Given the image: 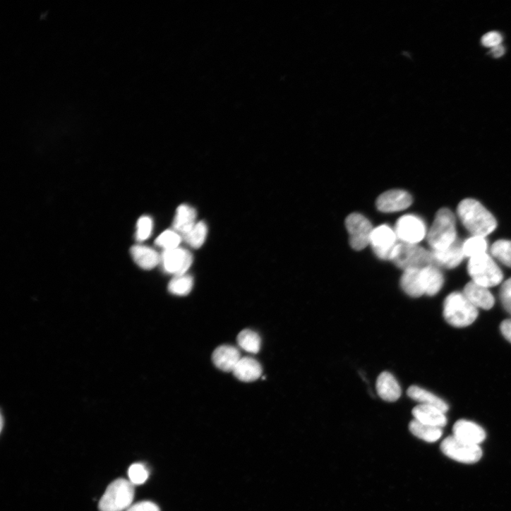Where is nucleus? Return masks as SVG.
<instances>
[{"instance_id":"f257e3e1","label":"nucleus","mask_w":511,"mask_h":511,"mask_svg":"<svg viewBox=\"0 0 511 511\" xmlns=\"http://www.w3.org/2000/svg\"><path fill=\"white\" fill-rule=\"evenodd\" d=\"M457 215L464 227L472 234L486 237L493 232L497 222L493 215L479 202L464 199L457 207Z\"/></svg>"},{"instance_id":"f03ea898","label":"nucleus","mask_w":511,"mask_h":511,"mask_svg":"<svg viewBox=\"0 0 511 511\" xmlns=\"http://www.w3.org/2000/svg\"><path fill=\"white\" fill-rule=\"evenodd\" d=\"M427 240L432 251L447 248L457 240L456 219L450 210L442 208L437 212Z\"/></svg>"},{"instance_id":"7ed1b4c3","label":"nucleus","mask_w":511,"mask_h":511,"mask_svg":"<svg viewBox=\"0 0 511 511\" xmlns=\"http://www.w3.org/2000/svg\"><path fill=\"white\" fill-rule=\"evenodd\" d=\"M443 315L448 324L461 328L471 325L478 318L479 311L463 293L454 292L444 301Z\"/></svg>"},{"instance_id":"20e7f679","label":"nucleus","mask_w":511,"mask_h":511,"mask_svg":"<svg viewBox=\"0 0 511 511\" xmlns=\"http://www.w3.org/2000/svg\"><path fill=\"white\" fill-rule=\"evenodd\" d=\"M391 261L404 271L435 266L432 251H428L418 244L402 242L396 246Z\"/></svg>"},{"instance_id":"39448f33","label":"nucleus","mask_w":511,"mask_h":511,"mask_svg":"<svg viewBox=\"0 0 511 511\" xmlns=\"http://www.w3.org/2000/svg\"><path fill=\"white\" fill-rule=\"evenodd\" d=\"M135 485L124 479H118L107 488L99 502L100 511H126L135 498Z\"/></svg>"},{"instance_id":"423d86ee","label":"nucleus","mask_w":511,"mask_h":511,"mask_svg":"<svg viewBox=\"0 0 511 511\" xmlns=\"http://www.w3.org/2000/svg\"><path fill=\"white\" fill-rule=\"evenodd\" d=\"M467 271L471 282L487 289L498 286L503 278L502 271L487 253L469 259Z\"/></svg>"},{"instance_id":"0eeeda50","label":"nucleus","mask_w":511,"mask_h":511,"mask_svg":"<svg viewBox=\"0 0 511 511\" xmlns=\"http://www.w3.org/2000/svg\"><path fill=\"white\" fill-rule=\"evenodd\" d=\"M440 448L447 457L464 464L476 463L482 457L479 445L463 442L453 435L445 438Z\"/></svg>"},{"instance_id":"6e6552de","label":"nucleus","mask_w":511,"mask_h":511,"mask_svg":"<svg viewBox=\"0 0 511 511\" xmlns=\"http://www.w3.org/2000/svg\"><path fill=\"white\" fill-rule=\"evenodd\" d=\"M399 243L395 229L387 224L373 228L370 245L376 257L383 260H391L392 253Z\"/></svg>"},{"instance_id":"1a4fd4ad","label":"nucleus","mask_w":511,"mask_h":511,"mask_svg":"<svg viewBox=\"0 0 511 511\" xmlns=\"http://www.w3.org/2000/svg\"><path fill=\"white\" fill-rule=\"evenodd\" d=\"M349 235V244L352 248L361 251L370 244V238L373 229L370 221L359 213L349 215L345 221Z\"/></svg>"},{"instance_id":"9d476101","label":"nucleus","mask_w":511,"mask_h":511,"mask_svg":"<svg viewBox=\"0 0 511 511\" xmlns=\"http://www.w3.org/2000/svg\"><path fill=\"white\" fill-rule=\"evenodd\" d=\"M395 229L400 242L411 244H418L428 234L424 221L414 215L399 218Z\"/></svg>"},{"instance_id":"9b49d317","label":"nucleus","mask_w":511,"mask_h":511,"mask_svg":"<svg viewBox=\"0 0 511 511\" xmlns=\"http://www.w3.org/2000/svg\"><path fill=\"white\" fill-rule=\"evenodd\" d=\"M164 270L169 274L180 276L186 275L193 264L191 253L184 248L164 250L161 256Z\"/></svg>"},{"instance_id":"f8f14e48","label":"nucleus","mask_w":511,"mask_h":511,"mask_svg":"<svg viewBox=\"0 0 511 511\" xmlns=\"http://www.w3.org/2000/svg\"><path fill=\"white\" fill-rule=\"evenodd\" d=\"M413 203L411 196L403 190H392L381 194L376 200V207L382 212L392 213L409 208Z\"/></svg>"},{"instance_id":"ddd939ff","label":"nucleus","mask_w":511,"mask_h":511,"mask_svg":"<svg viewBox=\"0 0 511 511\" xmlns=\"http://www.w3.org/2000/svg\"><path fill=\"white\" fill-rule=\"evenodd\" d=\"M435 265L436 267L445 269H454L462 262L464 254L462 243L457 239L452 245L447 248L432 251Z\"/></svg>"},{"instance_id":"4468645a","label":"nucleus","mask_w":511,"mask_h":511,"mask_svg":"<svg viewBox=\"0 0 511 511\" xmlns=\"http://www.w3.org/2000/svg\"><path fill=\"white\" fill-rule=\"evenodd\" d=\"M453 436L474 445L483 443L486 437L485 431L476 423L467 420H459L453 427Z\"/></svg>"},{"instance_id":"2eb2a0df","label":"nucleus","mask_w":511,"mask_h":511,"mask_svg":"<svg viewBox=\"0 0 511 511\" xmlns=\"http://www.w3.org/2000/svg\"><path fill=\"white\" fill-rule=\"evenodd\" d=\"M376 390L383 400L395 402L402 396V389L399 382L390 372L381 373L376 380Z\"/></svg>"},{"instance_id":"dca6fc26","label":"nucleus","mask_w":511,"mask_h":511,"mask_svg":"<svg viewBox=\"0 0 511 511\" xmlns=\"http://www.w3.org/2000/svg\"><path fill=\"white\" fill-rule=\"evenodd\" d=\"M241 359L239 350L234 346L227 344L218 347L212 355L213 363L224 372H233Z\"/></svg>"},{"instance_id":"f3484780","label":"nucleus","mask_w":511,"mask_h":511,"mask_svg":"<svg viewBox=\"0 0 511 511\" xmlns=\"http://www.w3.org/2000/svg\"><path fill=\"white\" fill-rule=\"evenodd\" d=\"M463 294L476 308L488 311L494 306L495 299L488 289L473 282L465 286Z\"/></svg>"},{"instance_id":"a211bd4d","label":"nucleus","mask_w":511,"mask_h":511,"mask_svg":"<svg viewBox=\"0 0 511 511\" xmlns=\"http://www.w3.org/2000/svg\"><path fill=\"white\" fill-rule=\"evenodd\" d=\"M232 373L241 381L252 382L262 376L263 367L260 363L253 358L241 357Z\"/></svg>"},{"instance_id":"6ab92c4d","label":"nucleus","mask_w":511,"mask_h":511,"mask_svg":"<svg viewBox=\"0 0 511 511\" xmlns=\"http://www.w3.org/2000/svg\"><path fill=\"white\" fill-rule=\"evenodd\" d=\"M412 413L415 420L426 425L442 428L447 423L445 414L433 407L420 404L413 409Z\"/></svg>"},{"instance_id":"aec40b11","label":"nucleus","mask_w":511,"mask_h":511,"mask_svg":"<svg viewBox=\"0 0 511 511\" xmlns=\"http://www.w3.org/2000/svg\"><path fill=\"white\" fill-rule=\"evenodd\" d=\"M421 279L424 294L433 296L438 294L444 284V277L440 268L429 266L421 269Z\"/></svg>"},{"instance_id":"412c9836","label":"nucleus","mask_w":511,"mask_h":511,"mask_svg":"<svg viewBox=\"0 0 511 511\" xmlns=\"http://www.w3.org/2000/svg\"><path fill=\"white\" fill-rule=\"evenodd\" d=\"M131 253L136 263L145 270H153L161 263V256L153 248L145 246H133Z\"/></svg>"},{"instance_id":"4be33fe9","label":"nucleus","mask_w":511,"mask_h":511,"mask_svg":"<svg viewBox=\"0 0 511 511\" xmlns=\"http://www.w3.org/2000/svg\"><path fill=\"white\" fill-rule=\"evenodd\" d=\"M196 217L197 212L194 208L187 205H180L176 210L173 223L174 231L182 234L183 236L186 234L196 224Z\"/></svg>"},{"instance_id":"5701e85b","label":"nucleus","mask_w":511,"mask_h":511,"mask_svg":"<svg viewBox=\"0 0 511 511\" xmlns=\"http://www.w3.org/2000/svg\"><path fill=\"white\" fill-rule=\"evenodd\" d=\"M407 395L411 399L420 403L421 405L437 408L445 414L449 410L448 405L443 399L417 386L411 387L407 391Z\"/></svg>"},{"instance_id":"b1692460","label":"nucleus","mask_w":511,"mask_h":511,"mask_svg":"<svg viewBox=\"0 0 511 511\" xmlns=\"http://www.w3.org/2000/svg\"><path fill=\"white\" fill-rule=\"evenodd\" d=\"M421 269H411L404 271L401 278V287L403 291L413 298H419L424 295L421 279Z\"/></svg>"},{"instance_id":"393cba45","label":"nucleus","mask_w":511,"mask_h":511,"mask_svg":"<svg viewBox=\"0 0 511 511\" xmlns=\"http://www.w3.org/2000/svg\"><path fill=\"white\" fill-rule=\"evenodd\" d=\"M409 430L414 435L428 443H435L443 435L441 428L426 425L415 419L410 423Z\"/></svg>"},{"instance_id":"a878e982","label":"nucleus","mask_w":511,"mask_h":511,"mask_svg":"<svg viewBox=\"0 0 511 511\" xmlns=\"http://www.w3.org/2000/svg\"><path fill=\"white\" fill-rule=\"evenodd\" d=\"M237 344L244 351L257 354L260 351L262 339L258 332L251 330H244L237 336Z\"/></svg>"},{"instance_id":"bb28decb","label":"nucleus","mask_w":511,"mask_h":511,"mask_svg":"<svg viewBox=\"0 0 511 511\" xmlns=\"http://www.w3.org/2000/svg\"><path fill=\"white\" fill-rule=\"evenodd\" d=\"M488 243L485 237L472 236L462 243L464 257L469 259L486 253Z\"/></svg>"},{"instance_id":"cd10ccee","label":"nucleus","mask_w":511,"mask_h":511,"mask_svg":"<svg viewBox=\"0 0 511 511\" xmlns=\"http://www.w3.org/2000/svg\"><path fill=\"white\" fill-rule=\"evenodd\" d=\"M193 287V278L187 275L176 276L169 283V291L175 296H184L188 295Z\"/></svg>"},{"instance_id":"c85d7f7f","label":"nucleus","mask_w":511,"mask_h":511,"mask_svg":"<svg viewBox=\"0 0 511 511\" xmlns=\"http://www.w3.org/2000/svg\"><path fill=\"white\" fill-rule=\"evenodd\" d=\"M493 258L500 263L511 268V241L498 240L491 248Z\"/></svg>"},{"instance_id":"c756f323","label":"nucleus","mask_w":511,"mask_h":511,"mask_svg":"<svg viewBox=\"0 0 511 511\" xmlns=\"http://www.w3.org/2000/svg\"><path fill=\"white\" fill-rule=\"evenodd\" d=\"M207 234V225L204 222L201 221L196 223L188 233L184 235V239L192 248H198L203 245Z\"/></svg>"},{"instance_id":"7c9ffc66","label":"nucleus","mask_w":511,"mask_h":511,"mask_svg":"<svg viewBox=\"0 0 511 511\" xmlns=\"http://www.w3.org/2000/svg\"><path fill=\"white\" fill-rule=\"evenodd\" d=\"M181 241V236L174 230H167L157 239L156 244L165 250H172L179 248Z\"/></svg>"},{"instance_id":"2f4dec72","label":"nucleus","mask_w":511,"mask_h":511,"mask_svg":"<svg viewBox=\"0 0 511 511\" xmlns=\"http://www.w3.org/2000/svg\"><path fill=\"white\" fill-rule=\"evenodd\" d=\"M128 475L134 485H141L148 479L149 471L143 464L136 463L131 466Z\"/></svg>"},{"instance_id":"473e14b6","label":"nucleus","mask_w":511,"mask_h":511,"mask_svg":"<svg viewBox=\"0 0 511 511\" xmlns=\"http://www.w3.org/2000/svg\"><path fill=\"white\" fill-rule=\"evenodd\" d=\"M153 221L150 217H143L138 222L137 239L143 241L152 234Z\"/></svg>"},{"instance_id":"72a5a7b5","label":"nucleus","mask_w":511,"mask_h":511,"mask_svg":"<svg viewBox=\"0 0 511 511\" xmlns=\"http://www.w3.org/2000/svg\"><path fill=\"white\" fill-rule=\"evenodd\" d=\"M499 296L504 309L511 315V278L502 284Z\"/></svg>"},{"instance_id":"f704fd0d","label":"nucleus","mask_w":511,"mask_h":511,"mask_svg":"<svg viewBox=\"0 0 511 511\" xmlns=\"http://www.w3.org/2000/svg\"><path fill=\"white\" fill-rule=\"evenodd\" d=\"M503 38L500 34L496 32H491L486 34L481 39V42L486 47L493 48L500 45Z\"/></svg>"},{"instance_id":"c9c22d12","label":"nucleus","mask_w":511,"mask_h":511,"mask_svg":"<svg viewBox=\"0 0 511 511\" xmlns=\"http://www.w3.org/2000/svg\"><path fill=\"white\" fill-rule=\"evenodd\" d=\"M126 511H160V509L151 501H143L131 505Z\"/></svg>"},{"instance_id":"e433bc0d","label":"nucleus","mask_w":511,"mask_h":511,"mask_svg":"<svg viewBox=\"0 0 511 511\" xmlns=\"http://www.w3.org/2000/svg\"><path fill=\"white\" fill-rule=\"evenodd\" d=\"M500 329L503 337L511 343V319L503 321Z\"/></svg>"},{"instance_id":"4c0bfd02","label":"nucleus","mask_w":511,"mask_h":511,"mask_svg":"<svg viewBox=\"0 0 511 511\" xmlns=\"http://www.w3.org/2000/svg\"><path fill=\"white\" fill-rule=\"evenodd\" d=\"M505 54V49L502 45L492 48L491 54L495 58H499Z\"/></svg>"}]
</instances>
